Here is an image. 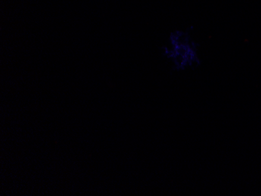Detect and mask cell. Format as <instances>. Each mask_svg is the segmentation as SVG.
Segmentation results:
<instances>
[{
  "label": "cell",
  "mask_w": 261,
  "mask_h": 196,
  "mask_svg": "<svg viewBox=\"0 0 261 196\" xmlns=\"http://www.w3.org/2000/svg\"><path fill=\"white\" fill-rule=\"evenodd\" d=\"M174 42V60L179 67L192 66L198 63L197 53L194 44L189 42V37L180 34L173 39Z\"/></svg>",
  "instance_id": "1"
}]
</instances>
